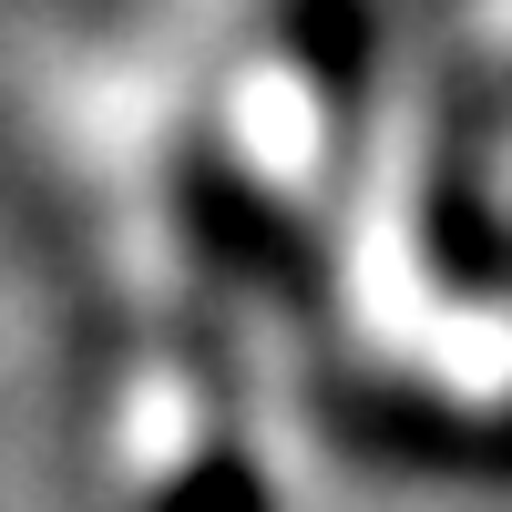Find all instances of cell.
Here are the masks:
<instances>
[{
  "instance_id": "cell-1",
  "label": "cell",
  "mask_w": 512,
  "mask_h": 512,
  "mask_svg": "<svg viewBox=\"0 0 512 512\" xmlns=\"http://www.w3.org/2000/svg\"><path fill=\"white\" fill-rule=\"evenodd\" d=\"M175 512H267V502H256V482L236 472V461H216V472H195V482H185Z\"/></svg>"
}]
</instances>
